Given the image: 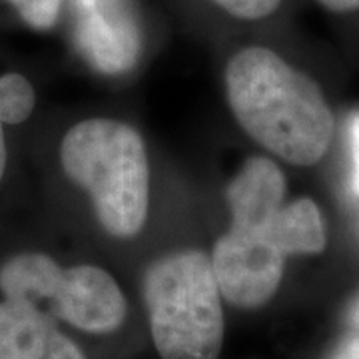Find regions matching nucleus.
Listing matches in <instances>:
<instances>
[{"mask_svg": "<svg viewBox=\"0 0 359 359\" xmlns=\"http://www.w3.org/2000/svg\"><path fill=\"white\" fill-rule=\"evenodd\" d=\"M226 96L240 126L294 166L327 154L335 120L321 88L266 46H248L226 68Z\"/></svg>", "mask_w": 359, "mask_h": 359, "instance_id": "nucleus-1", "label": "nucleus"}, {"mask_svg": "<svg viewBox=\"0 0 359 359\" xmlns=\"http://www.w3.org/2000/svg\"><path fill=\"white\" fill-rule=\"evenodd\" d=\"M65 174L88 190L98 222L116 238H134L146 224L150 168L142 136L110 118L82 120L60 146Z\"/></svg>", "mask_w": 359, "mask_h": 359, "instance_id": "nucleus-2", "label": "nucleus"}, {"mask_svg": "<svg viewBox=\"0 0 359 359\" xmlns=\"http://www.w3.org/2000/svg\"><path fill=\"white\" fill-rule=\"evenodd\" d=\"M144 302L160 358H219L222 295L205 252L182 250L152 264L144 278Z\"/></svg>", "mask_w": 359, "mask_h": 359, "instance_id": "nucleus-3", "label": "nucleus"}, {"mask_svg": "<svg viewBox=\"0 0 359 359\" xmlns=\"http://www.w3.org/2000/svg\"><path fill=\"white\" fill-rule=\"evenodd\" d=\"M210 262L219 295L233 308L256 309L278 292L285 256L264 231L230 228L216 242Z\"/></svg>", "mask_w": 359, "mask_h": 359, "instance_id": "nucleus-4", "label": "nucleus"}, {"mask_svg": "<svg viewBox=\"0 0 359 359\" xmlns=\"http://www.w3.org/2000/svg\"><path fill=\"white\" fill-rule=\"evenodd\" d=\"M54 316L88 334H110L126 320V297L116 280L96 266H74L62 271L50 302Z\"/></svg>", "mask_w": 359, "mask_h": 359, "instance_id": "nucleus-5", "label": "nucleus"}, {"mask_svg": "<svg viewBox=\"0 0 359 359\" xmlns=\"http://www.w3.org/2000/svg\"><path fill=\"white\" fill-rule=\"evenodd\" d=\"M76 34L82 52L106 74L134 65L140 39L128 0H74Z\"/></svg>", "mask_w": 359, "mask_h": 359, "instance_id": "nucleus-6", "label": "nucleus"}, {"mask_svg": "<svg viewBox=\"0 0 359 359\" xmlns=\"http://www.w3.org/2000/svg\"><path fill=\"white\" fill-rule=\"evenodd\" d=\"M236 230L266 231L269 222L282 210L285 178L276 162L268 158H250L226 190Z\"/></svg>", "mask_w": 359, "mask_h": 359, "instance_id": "nucleus-7", "label": "nucleus"}, {"mask_svg": "<svg viewBox=\"0 0 359 359\" xmlns=\"http://www.w3.org/2000/svg\"><path fill=\"white\" fill-rule=\"evenodd\" d=\"M264 233L283 256H313L321 254L327 244L323 216L318 204L309 198L282 205Z\"/></svg>", "mask_w": 359, "mask_h": 359, "instance_id": "nucleus-8", "label": "nucleus"}, {"mask_svg": "<svg viewBox=\"0 0 359 359\" xmlns=\"http://www.w3.org/2000/svg\"><path fill=\"white\" fill-rule=\"evenodd\" d=\"M65 268L46 254H18L0 268V292L6 299L28 302L39 308L40 302H52Z\"/></svg>", "mask_w": 359, "mask_h": 359, "instance_id": "nucleus-9", "label": "nucleus"}, {"mask_svg": "<svg viewBox=\"0 0 359 359\" xmlns=\"http://www.w3.org/2000/svg\"><path fill=\"white\" fill-rule=\"evenodd\" d=\"M50 325L40 308L4 297L0 302V359H44Z\"/></svg>", "mask_w": 359, "mask_h": 359, "instance_id": "nucleus-10", "label": "nucleus"}, {"mask_svg": "<svg viewBox=\"0 0 359 359\" xmlns=\"http://www.w3.org/2000/svg\"><path fill=\"white\" fill-rule=\"evenodd\" d=\"M36 94L32 84L18 72L0 76V124H20L32 114Z\"/></svg>", "mask_w": 359, "mask_h": 359, "instance_id": "nucleus-11", "label": "nucleus"}, {"mask_svg": "<svg viewBox=\"0 0 359 359\" xmlns=\"http://www.w3.org/2000/svg\"><path fill=\"white\" fill-rule=\"evenodd\" d=\"M26 25L46 30L56 22L65 0H8Z\"/></svg>", "mask_w": 359, "mask_h": 359, "instance_id": "nucleus-12", "label": "nucleus"}, {"mask_svg": "<svg viewBox=\"0 0 359 359\" xmlns=\"http://www.w3.org/2000/svg\"><path fill=\"white\" fill-rule=\"evenodd\" d=\"M222 11L242 20L268 18L282 6V0H210Z\"/></svg>", "mask_w": 359, "mask_h": 359, "instance_id": "nucleus-13", "label": "nucleus"}, {"mask_svg": "<svg viewBox=\"0 0 359 359\" xmlns=\"http://www.w3.org/2000/svg\"><path fill=\"white\" fill-rule=\"evenodd\" d=\"M44 359H86L78 346L68 339L65 334H60L54 325L48 330L46 347H44Z\"/></svg>", "mask_w": 359, "mask_h": 359, "instance_id": "nucleus-14", "label": "nucleus"}, {"mask_svg": "<svg viewBox=\"0 0 359 359\" xmlns=\"http://www.w3.org/2000/svg\"><path fill=\"white\" fill-rule=\"evenodd\" d=\"M318 4L323 6L327 13L335 14L358 13L359 11V0H318Z\"/></svg>", "mask_w": 359, "mask_h": 359, "instance_id": "nucleus-15", "label": "nucleus"}, {"mask_svg": "<svg viewBox=\"0 0 359 359\" xmlns=\"http://www.w3.org/2000/svg\"><path fill=\"white\" fill-rule=\"evenodd\" d=\"M334 359H359V339H351L344 344Z\"/></svg>", "mask_w": 359, "mask_h": 359, "instance_id": "nucleus-16", "label": "nucleus"}, {"mask_svg": "<svg viewBox=\"0 0 359 359\" xmlns=\"http://www.w3.org/2000/svg\"><path fill=\"white\" fill-rule=\"evenodd\" d=\"M353 158H355V190L359 192V118L353 122Z\"/></svg>", "mask_w": 359, "mask_h": 359, "instance_id": "nucleus-17", "label": "nucleus"}, {"mask_svg": "<svg viewBox=\"0 0 359 359\" xmlns=\"http://www.w3.org/2000/svg\"><path fill=\"white\" fill-rule=\"evenodd\" d=\"M4 170H6V142H4V130L0 124V182L4 176Z\"/></svg>", "mask_w": 359, "mask_h": 359, "instance_id": "nucleus-18", "label": "nucleus"}, {"mask_svg": "<svg viewBox=\"0 0 359 359\" xmlns=\"http://www.w3.org/2000/svg\"><path fill=\"white\" fill-rule=\"evenodd\" d=\"M351 320L355 321V323H358V325H359V302H358V304H355V308H353V311H351Z\"/></svg>", "mask_w": 359, "mask_h": 359, "instance_id": "nucleus-19", "label": "nucleus"}]
</instances>
